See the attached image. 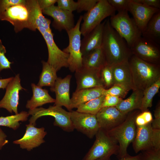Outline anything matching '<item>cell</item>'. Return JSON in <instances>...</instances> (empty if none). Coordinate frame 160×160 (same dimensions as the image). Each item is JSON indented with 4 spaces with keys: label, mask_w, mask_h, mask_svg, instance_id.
<instances>
[{
    "label": "cell",
    "mask_w": 160,
    "mask_h": 160,
    "mask_svg": "<svg viewBox=\"0 0 160 160\" xmlns=\"http://www.w3.org/2000/svg\"><path fill=\"white\" fill-rule=\"evenodd\" d=\"M101 47L107 63L111 65L128 61L132 55L125 40L105 20Z\"/></svg>",
    "instance_id": "cell-1"
},
{
    "label": "cell",
    "mask_w": 160,
    "mask_h": 160,
    "mask_svg": "<svg viewBox=\"0 0 160 160\" xmlns=\"http://www.w3.org/2000/svg\"><path fill=\"white\" fill-rule=\"evenodd\" d=\"M128 62L134 90L144 92L160 79V65L147 62L133 55Z\"/></svg>",
    "instance_id": "cell-2"
},
{
    "label": "cell",
    "mask_w": 160,
    "mask_h": 160,
    "mask_svg": "<svg viewBox=\"0 0 160 160\" xmlns=\"http://www.w3.org/2000/svg\"><path fill=\"white\" fill-rule=\"evenodd\" d=\"M139 113L137 110L129 112L122 122L106 131L109 136L119 143L118 154L120 158L127 154V149L129 145L133 143L135 139L137 129L135 119Z\"/></svg>",
    "instance_id": "cell-3"
},
{
    "label": "cell",
    "mask_w": 160,
    "mask_h": 160,
    "mask_svg": "<svg viewBox=\"0 0 160 160\" xmlns=\"http://www.w3.org/2000/svg\"><path fill=\"white\" fill-rule=\"evenodd\" d=\"M0 20L9 22L17 33L24 28L35 31L31 7L28 0L11 6L0 13Z\"/></svg>",
    "instance_id": "cell-4"
},
{
    "label": "cell",
    "mask_w": 160,
    "mask_h": 160,
    "mask_svg": "<svg viewBox=\"0 0 160 160\" xmlns=\"http://www.w3.org/2000/svg\"><path fill=\"white\" fill-rule=\"evenodd\" d=\"M95 136L93 145L82 160H110L112 155L118 154L117 143L106 131L100 128Z\"/></svg>",
    "instance_id": "cell-5"
},
{
    "label": "cell",
    "mask_w": 160,
    "mask_h": 160,
    "mask_svg": "<svg viewBox=\"0 0 160 160\" xmlns=\"http://www.w3.org/2000/svg\"><path fill=\"white\" fill-rule=\"evenodd\" d=\"M109 20L111 26L125 40L129 48L142 36L141 31L127 11L118 12L111 16Z\"/></svg>",
    "instance_id": "cell-6"
},
{
    "label": "cell",
    "mask_w": 160,
    "mask_h": 160,
    "mask_svg": "<svg viewBox=\"0 0 160 160\" xmlns=\"http://www.w3.org/2000/svg\"><path fill=\"white\" fill-rule=\"evenodd\" d=\"M115 12L107 0H99L91 9L82 15L83 22L80 27L81 35L85 36L105 18L114 15Z\"/></svg>",
    "instance_id": "cell-7"
},
{
    "label": "cell",
    "mask_w": 160,
    "mask_h": 160,
    "mask_svg": "<svg viewBox=\"0 0 160 160\" xmlns=\"http://www.w3.org/2000/svg\"><path fill=\"white\" fill-rule=\"evenodd\" d=\"M28 113L32 116L29 123L36 126V121L39 118L44 116H51L55 118L54 125L59 127L63 131L70 132L74 129L70 118V112L66 111L62 107L50 106L45 108L41 107L29 110Z\"/></svg>",
    "instance_id": "cell-8"
},
{
    "label": "cell",
    "mask_w": 160,
    "mask_h": 160,
    "mask_svg": "<svg viewBox=\"0 0 160 160\" xmlns=\"http://www.w3.org/2000/svg\"><path fill=\"white\" fill-rule=\"evenodd\" d=\"M81 15L75 27L67 31L69 38L68 46L63 51L69 55L68 68L71 72H75L82 66V55L81 51V35L80 24L82 20Z\"/></svg>",
    "instance_id": "cell-9"
},
{
    "label": "cell",
    "mask_w": 160,
    "mask_h": 160,
    "mask_svg": "<svg viewBox=\"0 0 160 160\" xmlns=\"http://www.w3.org/2000/svg\"><path fill=\"white\" fill-rule=\"evenodd\" d=\"M130 49L132 55L147 62L160 65V47L154 41L141 36Z\"/></svg>",
    "instance_id": "cell-10"
},
{
    "label": "cell",
    "mask_w": 160,
    "mask_h": 160,
    "mask_svg": "<svg viewBox=\"0 0 160 160\" xmlns=\"http://www.w3.org/2000/svg\"><path fill=\"white\" fill-rule=\"evenodd\" d=\"M37 30L43 36L47 46L48 52L47 63L57 71L62 67H68L69 55L61 50L57 45L52 31H47L42 28Z\"/></svg>",
    "instance_id": "cell-11"
},
{
    "label": "cell",
    "mask_w": 160,
    "mask_h": 160,
    "mask_svg": "<svg viewBox=\"0 0 160 160\" xmlns=\"http://www.w3.org/2000/svg\"><path fill=\"white\" fill-rule=\"evenodd\" d=\"M70 118L74 128L90 138L95 135L100 127L95 115L70 111Z\"/></svg>",
    "instance_id": "cell-12"
},
{
    "label": "cell",
    "mask_w": 160,
    "mask_h": 160,
    "mask_svg": "<svg viewBox=\"0 0 160 160\" xmlns=\"http://www.w3.org/2000/svg\"><path fill=\"white\" fill-rule=\"evenodd\" d=\"M100 70L82 66L76 71L75 73L77 84L76 90L97 87L105 88Z\"/></svg>",
    "instance_id": "cell-13"
},
{
    "label": "cell",
    "mask_w": 160,
    "mask_h": 160,
    "mask_svg": "<svg viewBox=\"0 0 160 160\" xmlns=\"http://www.w3.org/2000/svg\"><path fill=\"white\" fill-rule=\"evenodd\" d=\"M43 13L52 17L53 20L52 26L60 31L65 30L66 32L75 26L73 13L63 10L54 5L44 9Z\"/></svg>",
    "instance_id": "cell-14"
},
{
    "label": "cell",
    "mask_w": 160,
    "mask_h": 160,
    "mask_svg": "<svg viewBox=\"0 0 160 160\" xmlns=\"http://www.w3.org/2000/svg\"><path fill=\"white\" fill-rule=\"evenodd\" d=\"M127 114L122 113L116 107H105L102 108L96 116L100 128L107 131L122 122Z\"/></svg>",
    "instance_id": "cell-15"
},
{
    "label": "cell",
    "mask_w": 160,
    "mask_h": 160,
    "mask_svg": "<svg viewBox=\"0 0 160 160\" xmlns=\"http://www.w3.org/2000/svg\"><path fill=\"white\" fill-rule=\"evenodd\" d=\"M6 89L5 95L0 101V108H4L10 113L13 112L17 114L18 113L19 92L23 89H25L21 85L19 74L13 78Z\"/></svg>",
    "instance_id": "cell-16"
},
{
    "label": "cell",
    "mask_w": 160,
    "mask_h": 160,
    "mask_svg": "<svg viewBox=\"0 0 160 160\" xmlns=\"http://www.w3.org/2000/svg\"><path fill=\"white\" fill-rule=\"evenodd\" d=\"M26 131L20 139L15 140L13 143L19 145L20 148L30 151L45 142L44 139L47 134L44 127L37 128L31 123L26 125Z\"/></svg>",
    "instance_id": "cell-17"
},
{
    "label": "cell",
    "mask_w": 160,
    "mask_h": 160,
    "mask_svg": "<svg viewBox=\"0 0 160 160\" xmlns=\"http://www.w3.org/2000/svg\"><path fill=\"white\" fill-rule=\"evenodd\" d=\"M160 11V9L146 6L134 0H130L128 9L142 33L152 16Z\"/></svg>",
    "instance_id": "cell-18"
},
{
    "label": "cell",
    "mask_w": 160,
    "mask_h": 160,
    "mask_svg": "<svg viewBox=\"0 0 160 160\" xmlns=\"http://www.w3.org/2000/svg\"><path fill=\"white\" fill-rule=\"evenodd\" d=\"M72 76H67L63 79L57 77L53 86L50 88V91L55 93L56 99L54 105L64 106L69 111L71 98L70 97V87Z\"/></svg>",
    "instance_id": "cell-19"
},
{
    "label": "cell",
    "mask_w": 160,
    "mask_h": 160,
    "mask_svg": "<svg viewBox=\"0 0 160 160\" xmlns=\"http://www.w3.org/2000/svg\"><path fill=\"white\" fill-rule=\"evenodd\" d=\"M105 20L97 25L81 40L82 57L101 46Z\"/></svg>",
    "instance_id": "cell-20"
},
{
    "label": "cell",
    "mask_w": 160,
    "mask_h": 160,
    "mask_svg": "<svg viewBox=\"0 0 160 160\" xmlns=\"http://www.w3.org/2000/svg\"><path fill=\"white\" fill-rule=\"evenodd\" d=\"M136 133L133 142V147L135 153L141 151L153 149L152 144L153 129L151 122L142 126H136Z\"/></svg>",
    "instance_id": "cell-21"
},
{
    "label": "cell",
    "mask_w": 160,
    "mask_h": 160,
    "mask_svg": "<svg viewBox=\"0 0 160 160\" xmlns=\"http://www.w3.org/2000/svg\"><path fill=\"white\" fill-rule=\"evenodd\" d=\"M111 66L113 75V85H121L129 91L134 90L128 61Z\"/></svg>",
    "instance_id": "cell-22"
},
{
    "label": "cell",
    "mask_w": 160,
    "mask_h": 160,
    "mask_svg": "<svg viewBox=\"0 0 160 160\" xmlns=\"http://www.w3.org/2000/svg\"><path fill=\"white\" fill-rule=\"evenodd\" d=\"M105 89L103 87H97L75 90L71 98V110L103 95Z\"/></svg>",
    "instance_id": "cell-23"
},
{
    "label": "cell",
    "mask_w": 160,
    "mask_h": 160,
    "mask_svg": "<svg viewBox=\"0 0 160 160\" xmlns=\"http://www.w3.org/2000/svg\"><path fill=\"white\" fill-rule=\"evenodd\" d=\"M31 86L33 95L31 99L27 101V108L32 110L47 103H55V99L49 95L47 90L34 83L31 84Z\"/></svg>",
    "instance_id": "cell-24"
},
{
    "label": "cell",
    "mask_w": 160,
    "mask_h": 160,
    "mask_svg": "<svg viewBox=\"0 0 160 160\" xmlns=\"http://www.w3.org/2000/svg\"><path fill=\"white\" fill-rule=\"evenodd\" d=\"M131 95L126 99H123L116 107L121 112L127 114L136 110H140L143 91L135 89Z\"/></svg>",
    "instance_id": "cell-25"
},
{
    "label": "cell",
    "mask_w": 160,
    "mask_h": 160,
    "mask_svg": "<svg viewBox=\"0 0 160 160\" xmlns=\"http://www.w3.org/2000/svg\"><path fill=\"white\" fill-rule=\"evenodd\" d=\"M82 64L83 67L98 69L107 64L101 47L83 56Z\"/></svg>",
    "instance_id": "cell-26"
},
{
    "label": "cell",
    "mask_w": 160,
    "mask_h": 160,
    "mask_svg": "<svg viewBox=\"0 0 160 160\" xmlns=\"http://www.w3.org/2000/svg\"><path fill=\"white\" fill-rule=\"evenodd\" d=\"M142 36L158 44L160 42V11L155 14L142 33Z\"/></svg>",
    "instance_id": "cell-27"
},
{
    "label": "cell",
    "mask_w": 160,
    "mask_h": 160,
    "mask_svg": "<svg viewBox=\"0 0 160 160\" xmlns=\"http://www.w3.org/2000/svg\"><path fill=\"white\" fill-rule=\"evenodd\" d=\"M29 1L35 29L42 28L47 31H52L50 27L51 21L43 15L38 0H29Z\"/></svg>",
    "instance_id": "cell-28"
},
{
    "label": "cell",
    "mask_w": 160,
    "mask_h": 160,
    "mask_svg": "<svg viewBox=\"0 0 160 160\" xmlns=\"http://www.w3.org/2000/svg\"><path fill=\"white\" fill-rule=\"evenodd\" d=\"M42 64V69L37 86L42 87L43 86H53L57 77V71L47 62L41 61Z\"/></svg>",
    "instance_id": "cell-29"
},
{
    "label": "cell",
    "mask_w": 160,
    "mask_h": 160,
    "mask_svg": "<svg viewBox=\"0 0 160 160\" xmlns=\"http://www.w3.org/2000/svg\"><path fill=\"white\" fill-rule=\"evenodd\" d=\"M29 115L28 112L22 111L14 115L0 117V126L7 127L15 130L20 126L19 122L26 121Z\"/></svg>",
    "instance_id": "cell-30"
},
{
    "label": "cell",
    "mask_w": 160,
    "mask_h": 160,
    "mask_svg": "<svg viewBox=\"0 0 160 160\" xmlns=\"http://www.w3.org/2000/svg\"><path fill=\"white\" fill-rule=\"evenodd\" d=\"M160 87V79L147 88L144 92L140 111L148 110L152 105L153 98L159 92Z\"/></svg>",
    "instance_id": "cell-31"
},
{
    "label": "cell",
    "mask_w": 160,
    "mask_h": 160,
    "mask_svg": "<svg viewBox=\"0 0 160 160\" xmlns=\"http://www.w3.org/2000/svg\"><path fill=\"white\" fill-rule=\"evenodd\" d=\"M105 96L103 95L79 105L76 111L79 112L96 115L102 108Z\"/></svg>",
    "instance_id": "cell-32"
},
{
    "label": "cell",
    "mask_w": 160,
    "mask_h": 160,
    "mask_svg": "<svg viewBox=\"0 0 160 160\" xmlns=\"http://www.w3.org/2000/svg\"><path fill=\"white\" fill-rule=\"evenodd\" d=\"M100 73L105 89H108L113 84V75L111 65L108 64L100 70Z\"/></svg>",
    "instance_id": "cell-33"
},
{
    "label": "cell",
    "mask_w": 160,
    "mask_h": 160,
    "mask_svg": "<svg viewBox=\"0 0 160 160\" xmlns=\"http://www.w3.org/2000/svg\"><path fill=\"white\" fill-rule=\"evenodd\" d=\"M129 91L124 87L115 84L108 89H105L103 95L115 96L123 99L125 97Z\"/></svg>",
    "instance_id": "cell-34"
},
{
    "label": "cell",
    "mask_w": 160,
    "mask_h": 160,
    "mask_svg": "<svg viewBox=\"0 0 160 160\" xmlns=\"http://www.w3.org/2000/svg\"><path fill=\"white\" fill-rule=\"evenodd\" d=\"M153 117L151 112L147 110L139 113L135 119L136 126H142L151 122Z\"/></svg>",
    "instance_id": "cell-35"
},
{
    "label": "cell",
    "mask_w": 160,
    "mask_h": 160,
    "mask_svg": "<svg viewBox=\"0 0 160 160\" xmlns=\"http://www.w3.org/2000/svg\"><path fill=\"white\" fill-rule=\"evenodd\" d=\"M99 0H78L77 3V12L82 11L87 12L91 9L97 3Z\"/></svg>",
    "instance_id": "cell-36"
},
{
    "label": "cell",
    "mask_w": 160,
    "mask_h": 160,
    "mask_svg": "<svg viewBox=\"0 0 160 160\" xmlns=\"http://www.w3.org/2000/svg\"><path fill=\"white\" fill-rule=\"evenodd\" d=\"M6 50L0 39V72L3 69H11V64L13 62H10L5 55Z\"/></svg>",
    "instance_id": "cell-37"
},
{
    "label": "cell",
    "mask_w": 160,
    "mask_h": 160,
    "mask_svg": "<svg viewBox=\"0 0 160 160\" xmlns=\"http://www.w3.org/2000/svg\"><path fill=\"white\" fill-rule=\"evenodd\" d=\"M130 0H107V1L115 11L119 12L126 10L128 11Z\"/></svg>",
    "instance_id": "cell-38"
},
{
    "label": "cell",
    "mask_w": 160,
    "mask_h": 160,
    "mask_svg": "<svg viewBox=\"0 0 160 160\" xmlns=\"http://www.w3.org/2000/svg\"><path fill=\"white\" fill-rule=\"evenodd\" d=\"M57 6L63 10L72 12L76 10L77 3L73 0H57Z\"/></svg>",
    "instance_id": "cell-39"
},
{
    "label": "cell",
    "mask_w": 160,
    "mask_h": 160,
    "mask_svg": "<svg viewBox=\"0 0 160 160\" xmlns=\"http://www.w3.org/2000/svg\"><path fill=\"white\" fill-rule=\"evenodd\" d=\"M144 151L142 153V160H160V150L152 149Z\"/></svg>",
    "instance_id": "cell-40"
},
{
    "label": "cell",
    "mask_w": 160,
    "mask_h": 160,
    "mask_svg": "<svg viewBox=\"0 0 160 160\" xmlns=\"http://www.w3.org/2000/svg\"><path fill=\"white\" fill-rule=\"evenodd\" d=\"M123 99L115 96H105L102 108L116 107Z\"/></svg>",
    "instance_id": "cell-41"
},
{
    "label": "cell",
    "mask_w": 160,
    "mask_h": 160,
    "mask_svg": "<svg viewBox=\"0 0 160 160\" xmlns=\"http://www.w3.org/2000/svg\"><path fill=\"white\" fill-rule=\"evenodd\" d=\"M25 0H0V13L11 6L24 3Z\"/></svg>",
    "instance_id": "cell-42"
},
{
    "label": "cell",
    "mask_w": 160,
    "mask_h": 160,
    "mask_svg": "<svg viewBox=\"0 0 160 160\" xmlns=\"http://www.w3.org/2000/svg\"><path fill=\"white\" fill-rule=\"evenodd\" d=\"M152 144L153 149L160 150V129H153Z\"/></svg>",
    "instance_id": "cell-43"
},
{
    "label": "cell",
    "mask_w": 160,
    "mask_h": 160,
    "mask_svg": "<svg viewBox=\"0 0 160 160\" xmlns=\"http://www.w3.org/2000/svg\"><path fill=\"white\" fill-rule=\"evenodd\" d=\"M134 1L137 2L149 7L160 9V0H134Z\"/></svg>",
    "instance_id": "cell-44"
},
{
    "label": "cell",
    "mask_w": 160,
    "mask_h": 160,
    "mask_svg": "<svg viewBox=\"0 0 160 160\" xmlns=\"http://www.w3.org/2000/svg\"><path fill=\"white\" fill-rule=\"evenodd\" d=\"M39 5L42 11L54 5L57 0H38Z\"/></svg>",
    "instance_id": "cell-45"
},
{
    "label": "cell",
    "mask_w": 160,
    "mask_h": 160,
    "mask_svg": "<svg viewBox=\"0 0 160 160\" xmlns=\"http://www.w3.org/2000/svg\"><path fill=\"white\" fill-rule=\"evenodd\" d=\"M119 160H142V153L134 156H130L127 153L120 158Z\"/></svg>",
    "instance_id": "cell-46"
},
{
    "label": "cell",
    "mask_w": 160,
    "mask_h": 160,
    "mask_svg": "<svg viewBox=\"0 0 160 160\" xmlns=\"http://www.w3.org/2000/svg\"><path fill=\"white\" fill-rule=\"evenodd\" d=\"M14 77L0 79V89L6 88L9 83L13 79Z\"/></svg>",
    "instance_id": "cell-47"
},
{
    "label": "cell",
    "mask_w": 160,
    "mask_h": 160,
    "mask_svg": "<svg viewBox=\"0 0 160 160\" xmlns=\"http://www.w3.org/2000/svg\"><path fill=\"white\" fill-rule=\"evenodd\" d=\"M155 119H160V105L158 104L154 112Z\"/></svg>",
    "instance_id": "cell-48"
},
{
    "label": "cell",
    "mask_w": 160,
    "mask_h": 160,
    "mask_svg": "<svg viewBox=\"0 0 160 160\" xmlns=\"http://www.w3.org/2000/svg\"><path fill=\"white\" fill-rule=\"evenodd\" d=\"M7 136L0 128V140L6 139Z\"/></svg>",
    "instance_id": "cell-49"
},
{
    "label": "cell",
    "mask_w": 160,
    "mask_h": 160,
    "mask_svg": "<svg viewBox=\"0 0 160 160\" xmlns=\"http://www.w3.org/2000/svg\"><path fill=\"white\" fill-rule=\"evenodd\" d=\"M8 142V141L7 139L4 140H0V149H1L2 147Z\"/></svg>",
    "instance_id": "cell-50"
}]
</instances>
